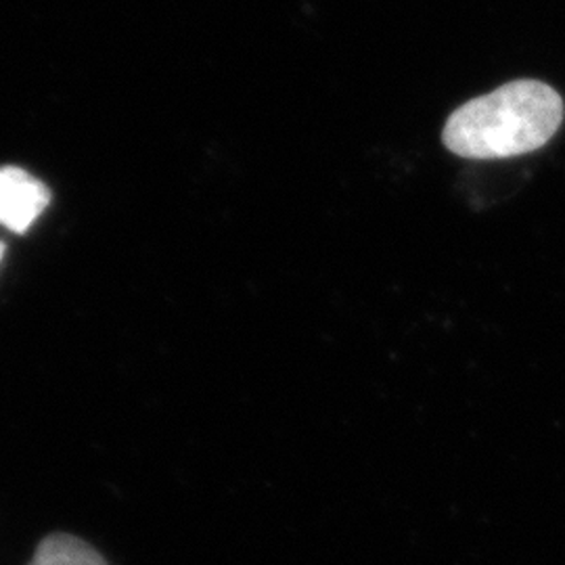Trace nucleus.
<instances>
[{
  "label": "nucleus",
  "instance_id": "nucleus-2",
  "mask_svg": "<svg viewBox=\"0 0 565 565\" xmlns=\"http://www.w3.org/2000/svg\"><path fill=\"white\" fill-rule=\"evenodd\" d=\"M51 203L44 182L18 166L0 168V224L13 233H25Z\"/></svg>",
  "mask_w": 565,
  "mask_h": 565
},
{
  "label": "nucleus",
  "instance_id": "nucleus-4",
  "mask_svg": "<svg viewBox=\"0 0 565 565\" xmlns=\"http://www.w3.org/2000/svg\"><path fill=\"white\" fill-rule=\"evenodd\" d=\"M2 256H4V245L0 243V260H2Z\"/></svg>",
  "mask_w": 565,
  "mask_h": 565
},
{
  "label": "nucleus",
  "instance_id": "nucleus-3",
  "mask_svg": "<svg viewBox=\"0 0 565 565\" xmlns=\"http://www.w3.org/2000/svg\"><path fill=\"white\" fill-rule=\"evenodd\" d=\"M28 565H109L102 553L78 536L53 532L42 539Z\"/></svg>",
  "mask_w": 565,
  "mask_h": 565
},
{
  "label": "nucleus",
  "instance_id": "nucleus-1",
  "mask_svg": "<svg viewBox=\"0 0 565 565\" xmlns=\"http://www.w3.org/2000/svg\"><path fill=\"white\" fill-rule=\"evenodd\" d=\"M564 118V99L553 86L522 78L457 107L443 141L465 160H509L543 149Z\"/></svg>",
  "mask_w": 565,
  "mask_h": 565
}]
</instances>
